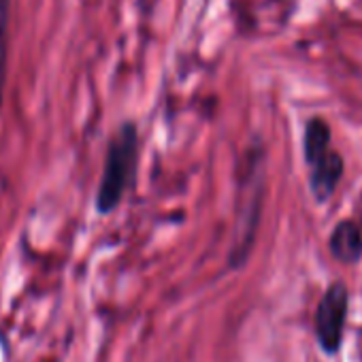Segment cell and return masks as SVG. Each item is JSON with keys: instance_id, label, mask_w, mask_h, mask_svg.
Masks as SVG:
<instances>
[{"instance_id": "obj_1", "label": "cell", "mask_w": 362, "mask_h": 362, "mask_svg": "<svg viewBox=\"0 0 362 362\" xmlns=\"http://www.w3.org/2000/svg\"><path fill=\"white\" fill-rule=\"evenodd\" d=\"M139 164V134L132 124H124L111 139L105 156V168L96 192V209L111 214L126 190L134 184Z\"/></svg>"}, {"instance_id": "obj_2", "label": "cell", "mask_w": 362, "mask_h": 362, "mask_svg": "<svg viewBox=\"0 0 362 362\" xmlns=\"http://www.w3.org/2000/svg\"><path fill=\"white\" fill-rule=\"evenodd\" d=\"M349 294L347 288L337 281L322 296L315 311V337L326 354H334L341 347L345 317H347Z\"/></svg>"}, {"instance_id": "obj_3", "label": "cell", "mask_w": 362, "mask_h": 362, "mask_svg": "<svg viewBox=\"0 0 362 362\" xmlns=\"http://www.w3.org/2000/svg\"><path fill=\"white\" fill-rule=\"evenodd\" d=\"M311 166V175H309V184H311V192L317 201H326L332 197L339 179L343 175V158L328 149L320 160H315Z\"/></svg>"}, {"instance_id": "obj_4", "label": "cell", "mask_w": 362, "mask_h": 362, "mask_svg": "<svg viewBox=\"0 0 362 362\" xmlns=\"http://www.w3.org/2000/svg\"><path fill=\"white\" fill-rule=\"evenodd\" d=\"M330 252L339 262H356L362 256V233L354 222H341L330 235Z\"/></svg>"}, {"instance_id": "obj_5", "label": "cell", "mask_w": 362, "mask_h": 362, "mask_svg": "<svg viewBox=\"0 0 362 362\" xmlns=\"http://www.w3.org/2000/svg\"><path fill=\"white\" fill-rule=\"evenodd\" d=\"M303 149H305L307 164H313L330 149V126L322 117H313L307 122Z\"/></svg>"}, {"instance_id": "obj_6", "label": "cell", "mask_w": 362, "mask_h": 362, "mask_svg": "<svg viewBox=\"0 0 362 362\" xmlns=\"http://www.w3.org/2000/svg\"><path fill=\"white\" fill-rule=\"evenodd\" d=\"M9 3L11 0H0V105H3L7 54H9Z\"/></svg>"}]
</instances>
